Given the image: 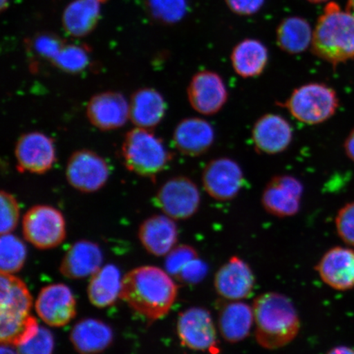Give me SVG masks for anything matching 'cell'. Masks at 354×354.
Segmentation results:
<instances>
[{"mask_svg":"<svg viewBox=\"0 0 354 354\" xmlns=\"http://www.w3.org/2000/svg\"><path fill=\"white\" fill-rule=\"evenodd\" d=\"M176 330L183 346L194 351L219 352L218 333L209 310L193 307L181 312Z\"/></svg>","mask_w":354,"mask_h":354,"instance_id":"obj_8","label":"cell"},{"mask_svg":"<svg viewBox=\"0 0 354 354\" xmlns=\"http://www.w3.org/2000/svg\"><path fill=\"white\" fill-rule=\"evenodd\" d=\"M198 258L197 251L192 246L181 245L176 246L167 255L166 272L176 278L181 270L192 260Z\"/></svg>","mask_w":354,"mask_h":354,"instance_id":"obj_35","label":"cell"},{"mask_svg":"<svg viewBox=\"0 0 354 354\" xmlns=\"http://www.w3.org/2000/svg\"><path fill=\"white\" fill-rule=\"evenodd\" d=\"M313 35V30L306 19L295 16L286 17L277 29V43L287 54L299 55L311 46Z\"/></svg>","mask_w":354,"mask_h":354,"instance_id":"obj_29","label":"cell"},{"mask_svg":"<svg viewBox=\"0 0 354 354\" xmlns=\"http://www.w3.org/2000/svg\"><path fill=\"white\" fill-rule=\"evenodd\" d=\"M335 225L340 238L354 246V203H348L339 211Z\"/></svg>","mask_w":354,"mask_h":354,"instance_id":"obj_37","label":"cell"},{"mask_svg":"<svg viewBox=\"0 0 354 354\" xmlns=\"http://www.w3.org/2000/svg\"><path fill=\"white\" fill-rule=\"evenodd\" d=\"M296 120L317 125L330 119L339 107L336 92L324 83L310 82L295 88L285 102L278 103Z\"/></svg>","mask_w":354,"mask_h":354,"instance_id":"obj_5","label":"cell"},{"mask_svg":"<svg viewBox=\"0 0 354 354\" xmlns=\"http://www.w3.org/2000/svg\"><path fill=\"white\" fill-rule=\"evenodd\" d=\"M66 179L77 192H99L109 178L108 162L100 154L88 149L77 150L71 155L66 166Z\"/></svg>","mask_w":354,"mask_h":354,"instance_id":"obj_9","label":"cell"},{"mask_svg":"<svg viewBox=\"0 0 354 354\" xmlns=\"http://www.w3.org/2000/svg\"><path fill=\"white\" fill-rule=\"evenodd\" d=\"M37 318L28 314L21 316L0 315V342L1 345L19 347L38 333Z\"/></svg>","mask_w":354,"mask_h":354,"instance_id":"obj_30","label":"cell"},{"mask_svg":"<svg viewBox=\"0 0 354 354\" xmlns=\"http://www.w3.org/2000/svg\"><path fill=\"white\" fill-rule=\"evenodd\" d=\"M327 354H354V349L347 346H337L330 349Z\"/></svg>","mask_w":354,"mask_h":354,"instance_id":"obj_42","label":"cell"},{"mask_svg":"<svg viewBox=\"0 0 354 354\" xmlns=\"http://www.w3.org/2000/svg\"><path fill=\"white\" fill-rule=\"evenodd\" d=\"M86 113L88 122L97 129L117 130L130 119L129 102L119 92L98 93L88 100Z\"/></svg>","mask_w":354,"mask_h":354,"instance_id":"obj_15","label":"cell"},{"mask_svg":"<svg viewBox=\"0 0 354 354\" xmlns=\"http://www.w3.org/2000/svg\"><path fill=\"white\" fill-rule=\"evenodd\" d=\"M344 149L348 157L354 162V129L348 135L346 140H345Z\"/></svg>","mask_w":354,"mask_h":354,"instance_id":"obj_41","label":"cell"},{"mask_svg":"<svg viewBox=\"0 0 354 354\" xmlns=\"http://www.w3.org/2000/svg\"><path fill=\"white\" fill-rule=\"evenodd\" d=\"M149 6L156 19L171 24L183 19L187 10V1L185 0H149Z\"/></svg>","mask_w":354,"mask_h":354,"instance_id":"obj_34","label":"cell"},{"mask_svg":"<svg viewBox=\"0 0 354 354\" xmlns=\"http://www.w3.org/2000/svg\"><path fill=\"white\" fill-rule=\"evenodd\" d=\"M102 0H73L65 8L63 24L66 32L74 37L90 34L98 24Z\"/></svg>","mask_w":354,"mask_h":354,"instance_id":"obj_28","label":"cell"},{"mask_svg":"<svg viewBox=\"0 0 354 354\" xmlns=\"http://www.w3.org/2000/svg\"><path fill=\"white\" fill-rule=\"evenodd\" d=\"M33 299L28 286L12 274L0 275V315L21 316L30 314Z\"/></svg>","mask_w":354,"mask_h":354,"instance_id":"obj_27","label":"cell"},{"mask_svg":"<svg viewBox=\"0 0 354 354\" xmlns=\"http://www.w3.org/2000/svg\"><path fill=\"white\" fill-rule=\"evenodd\" d=\"M178 295V287L166 271L143 266L122 277L120 299L150 321L165 317Z\"/></svg>","mask_w":354,"mask_h":354,"instance_id":"obj_1","label":"cell"},{"mask_svg":"<svg viewBox=\"0 0 354 354\" xmlns=\"http://www.w3.org/2000/svg\"><path fill=\"white\" fill-rule=\"evenodd\" d=\"M254 322L253 306L241 301H230L221 308L218 329L221 337L230 344L243 342L250 335Z\"/></svg>","mask_w":354,"mask_h":354,"instance_id":"obj_23","label":"cell"},{"mask_svg":"<svg viewBox=\"0 0 354 354\" xmlns=\"http://www.w3.org/2000/svg\"><path fill=\"white\" fill-rule=\"evenodd\" d=\"M207 271H209L207 265L201 259L197 258L185 265L176 279L185 284H197L205 278Z\"/></svg>","mask_w":354,"mask_h":354,"instance_id":"obj_39","label":"cell"},{"mask_svg":"<svg viewBox=\"0 0 354 354\" xmlns=\"http://www.w3.org/2000/svg\"><path fill=\"white\" fill-rule=\"evenodd\" d=\"M167 112L161 93L153 88H141L133 93L129 102L130 120L136 127L151 130L160 124Z\"/></svg>","mask_w":354,"mask_h":354,"instance_id":"obj_22","label":"cell"},{"mask_svg":"<svg viewBox=\"0 0 354 354\" xmlns=\"http://www.w3.org/2000/svg\"><path fill=\"white\" fill-rule=\"evenodd\" d=\"M269 52L267 46L256 39H245L233 48L231 54L232 68L242 78H255L267 68Z\"/></svg>","mask_w":354,"mask_h":354,"instance_id":"obj_25","label":"cell"},{"mask_svg":"<svg viewBox=\"0 0 354 354\" xmlns=\"http://www.w3.org/2000/svg\"><path fill=\"white\" fill-rule=\"evenodd\" d=\"M230 10L241 16H251L263 8L265 0H225Z\"/></svg>","mask_w":354,"mask_h":354,"instance_id":"obj_40","label":"cell"},{"mask_svg":"<svg viewBox=\"0 0 354 354\" xmlns=\"http://www.w3.org/2000/svg\"><path fill=\"white\" fill-rule=\"evenodd\" d=\"M104 256L96 243L80 241L66 251L59 266V272L66 278L83 279L92 277L103 264Z\"/></svg>","mask_w":354,"mask_h":354,"instance_id":"obj_21","label":"cell"},{"mask_svg":"<svg viewBox=\"0 0 354 354\" xmlns=\"http://www.w3.org/2000/svg\"><path fill=\"white\" fill-rule=\"evenodd\" d=\"M138 237L145 250L156 257L167 256L178 241V228L167 215H153L140 224Z\"/></svg>","mask_w":354,"mask_h":354,"instance_id":"obj_20","label":"cell"},{"mask_svg":"<svg viewBox=\"0 0 354 354\" xmlns=\"http://www.w3.org/2000/svg\"><path fill=\"white\" fill-rule=\"evenodd\" d=\"M35 308L46 325L56 328L69 324L77 315V302L72 290L59 283L42 288Z\"/></svg>","mask_w":354,"mask_h":354,"instance_id":"obj_14","label":"cell"},{"mask_svg":"<svg viewBox=\"0 0 354 354\" xmlns=\"http://www.w3.org/2000/svg\"><path fill=\"white\" fill-rule=\"evenodd\" d=\"M202 184L205 192L218 201L236 198L245 185V174L240 165L232 158L212 159L203 171Z\"/></svg>","mask_w":354,"mask_h":354,"instance_id":"obj_10","label":"cell"},{"mask_svg":"<svg viewBox=\"0 0 354 354\" xmlns=\"http://www.w3.org/2000/svg\"><path fill=\"white\" fill-rule=\"evenodd\" d=\"M0 354H17V353L13 351L10 346L2 345L1 348H0Z\"/></svg>","mask_w":354,"mask_h":354,"instance_id":"obj_43","label":"cell"},{"mask_svg":"<svg viewBox=\"0 0 354 354\" xmlns=\"http://www.w3.org/2000/svg\"><path fill=\"white\" fill-rule=\"evenodd\" d=\"M24 241L12 233L1 234L0 239V271L13 274L21 271L26 260Z\"/></svg>","mask_w":354,"mask_h":354,"instance_id":"obj_31","label":"cell"},{"mask_svg":"<svg viewBox=\"0 0 354 354\" xmlns=\"http://www.w3.org/2000/svg\"><path fill=\"white\" fill-rule=\"evenodd\" d=\"M55 339L51 332L39 327L38 333L29 342L17 347V354H54Z\"/></svg>","mask_w":354,"mask_h":354,"instance_id":"obj_36","label":"cell"},{"mask_svg":"<svg viewBox=\"0 0 354 354\" xmlns=\"http://www.w3.org/2000/svg\"><path fill=\"white\" fill-rule=\"evenodd\" d=\"M304 190L302 183L293 176H274L263 189V209L277 218L293 216L300 210Z\"/></svg>","mask_w":354,"mask_h":354,"instance_id":"obj_13","label":"cell"},{"mask_svg":"<svg viewBox=\"0 0 354 354\" xmlns=\"http://www.w3.org/2000/svg\"><path fill=\"white\" fill-rule=\"evenodd\" d=\"M122 281L120 270L116 266H104L91 278L87 288L88 300L98 308L111 306L120 298Z\"/></svg>","mask_w":354,"mask_h":354,"instance_id":"obj_26","label":"cell"},{"mask_svg":"<svg viewBox=\"0 0 354 354\" xmlns=\"http://www.w3.org/2000/svg\"><path fill=\"white\" fill-rule=\"evenodd\" d=\"M102 1L105 2V1H106V0H102Z\"/></svg>","mask_w":354,"mask_h":354,"instance_id":"obj_47","label":"cell"},{"mask_svg":"<svg viewBox=\"0 0 354 354\" xmlns=\"http://www.w3.org/2000/svg\"><path fill=\"white\" fill-rule=\"evenodd\" d=\"M64 46L60 39L50 35H39L34 42V48L37 54L50 60L51 63Z\"/></svg>","mask_w":354,"mask_h":354,"instance_id":"obj_38","label":"cell"},{"mask_svg":"<svg viewBox=\"0 0 354 354\" xmlns=\"http://www.w3.org/2000/svg\"><path fill=\"white\" fill-rule=\"evenodd\" d=\"M252 306L255 338L261 347L275 351L297 337L301 326L299 313L287 296L268 292L257 297Z\"/></svg>","mask_w":354,"mask_h":354,"instance_id":"obj_2","label":"cell"},{"mask_svg":"<svg viewBox=\"0 0 354 354\" xmlns=\"http://www.w3.org/2000/svg\"><path fill=\"white\" fill-rule=\"evenodd\" d=\"M70 340L79 354H100L112 344L113 332L104 322L86 318L73 326Z\"/></svg>","mask_w":354,"mask_h":354,"instance_id":"obj_24","label":"cell"},{"mask_svg":"<svg viewBox=\"0 0 354 354\" xmlns=\"http://www.w3.org/2000/svg\"><path fill=\"white\" fill-rule=\"evenodd\" d=\"M8 0H1V4H0V6H1V10H6V8H8Z\"/></svg>","mask_w":354,"mask_h":354,"instance_id":"obj_45","label":"cell"},{"mask_svg":"<svg viewBox=\"0 0 354 354\" xmlns=\"http://www.w3.org/2000/svg\"><path fill=\"white\" fill-rule=\"evenodd\" d=\"M0 232L1 234L12 233L19 223L20 207L15 196L6 190L0 194Z\"/></svg>","mask_w":354,"mask_h":354,"instance_id":"obj_33","label":"cell"},{"mask_svg":"<svg viewBox=\"0 0 354 354\" xmlns=\"http://www.w3.org/2000/svg\"><path fill=\"white\" fill-rule=\"evenodd\" d=\"M52 64L68 73H79L85 69L88 64V55L86 48L64 44Z\"/></svg>","mask_w":354,"mask_h":354,"instance_id":"obj_32","label":"cell"},{"mask_svg":"<svg viewBox=\"0 0 354 354\" xmlns=\"http://www.w3.org/2000/svg\"><path fill=\"white\" fill-rule=\"evenodd\" d=\"M307 1L313 3H320L326 1H328V0H307Z\"/></svg>","mask_w":354,"mask_h":354,"instance_id":"obj_46","label":"cell"},{"mask_svg":"<svg viewBox=\"0 0 354 354\" xmlns=\"http://www.w3.org/2000/svg\"><path fill=\"white\" fill-rule=\"evenodd\" d=\"M121 153L127 170L149 178L160 174L172 159V154L159 137L139 127L127 133Z\"/></svg>","mask_w":354,"mask_h":354,"instance_id":"obj_4","label":"cell"},{"mask_svg":"<svg viewBox=\"0 0 354 354\" xmlns=\"http://www.w3.org/2000/svg\"><path fill=\"white\" fill-rule=\"evenodd\" d=\"M251 137L257 152L279 154L290 147L294 137L293 128L281 115L267 113L255 122Z\"/></svg>","mask_w":354,"mask_h":354,"instance_id":"obj_16","label":"cell"},{"mask_svg":"<svg viewBox=\"0 0 354 354\" xmlns=\"http://www.w3.org/2000/svg\"><path fill=\"white\" fill-rule=\"evenodd\" d=\"M313 55L334 66L354 57V15L330 2L313 30Z\"/></svg>","mask_w":354,"mask_h":354,"instance_id":"obj_3","label":"cell"},{"mask_svg":"<svg viewBox=\"0 0 354 354\" xmlns=\"http://www.w3.org/2000/svg\"><path fill=\"white\" fill-rule=\"evenodd\" d=\"M346 10L354 15V0H348Z\"/></svg>","mask_w":354,"mask_h":354,"instance_id":"obj_44","label":"cell"},{"mask_svg":"<svg viewBox=\"0 0 354 354\" xmlns=\"http://www.w3.org/2000/svg\"><path fill=\"white\" fill-rule=\"evenodd\" d=\"M327 286L337 290L354 288V250L335 247L323 255L316 267Z\"/></svg>","mask_w":354,"mask_h":354,"instance_id":"obj_19","label":"cell"},{"mask_svg":"<svg viewBox=\"0 0 354 354\" xmlns=\"http://www.w3.org/2000/svg\"><path fill=\"white\" fill-rule=\"evenodd\" d=\"M155 203L169 218L187 220L198 212L201 203V192L189 177L174 176L158 189Z\"/></svg>","mask_w":354,"mask_h":354,"instance_id":"obj_7","label":"cell"},{"mask_svg":"<svg viewBox=\"0 0 354 354\" xmlns=\"http://www.w3.org/2000/svg\"><path fill=\"white\" fill-rule=\"evenodd\" d=\"M190 106L197 113L212 116L223 109L229 98L223 77L212 71L203 70L194 74L187 87Z\"/></svg>","mask_w":354,"mask_h":354,"instance_id":"obj_12","label":"cell"},{"mask_svg":"<svg viewBox=\"0 0 354 354\" xmlns=\"http://www.w3.org/2000/svg\"><path fill=\"white\" fill-rule=\"evenodd\" d=\"M255 277L250 265L237 256L221 266L214 277V287L221 298L241 301L253 293Z\"/></svg>","mask_w":354,"mask_h":354,"instance_id":"obj_17","label":"cell"},{"mask_svg":"<svg viewBox=\"0 0 354 354\" xmlns=\"http://www.w3.org/2000/svg\"><path fill=\"white\" fill-rule=\"evenodd\" d=\"M22 233L25 240L38 250L55 249L66 236L64 216L55 207L35 205L22 219Z\"/></svg>","mask_w":354,"mask_h":354,"instance_id":"obj_6","label":"cell"},{"mask_svg":"<svg viewBox=\"0 0 354 354\" xmlns=\"http://www.w3.org/2000/svg\"><path fill=\"white\" fill-rule=\"evenodd\" d=\"M172 140L181 154L198 157L209 151L214 145L215 131L205 119L187 118L177 124Z\"/></svg>","mask_w":354,"mask_h":354,"instance_id":"obj_18","label":"cell"},{"mask_svg":"<svg viewBox=\"0 0 354 354\" xmlns=\"http://www.w3.org/2000/svg\"><path fill=\"white\" fill-rule=\"evenodd\" d=\"M17 170L41 175L52 169L56 162L54 140L42 132L25 133L15 148Z\"/></svg>","mask_w":354,"mask_h":354,"instance_id":"obj_11","label":"cell"}]
</instances>
